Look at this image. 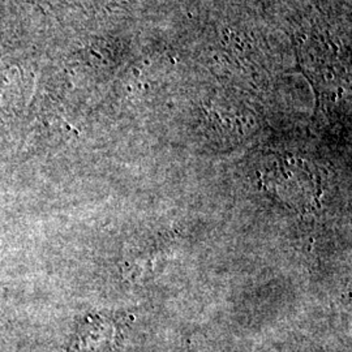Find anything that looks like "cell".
Wrapping results in <instances>:
<instances>
[{
	"mask_svg": "<svg viewBox=\"0 0 352 352\" xmlns=\"http://www.w3.org/2000/svg\"><path fill=\"white\" fill-rule=\"evenodd\" d=\"M261 183L276 200L296 212L315 209L322 190L312 167L296 160L267 166L261 173Z\"/></svg>",
	"mask_w": 352,
	"mask_h": 352,
	"instance_id": "obj_1",
	"label": "cell"
}]
</instances>
